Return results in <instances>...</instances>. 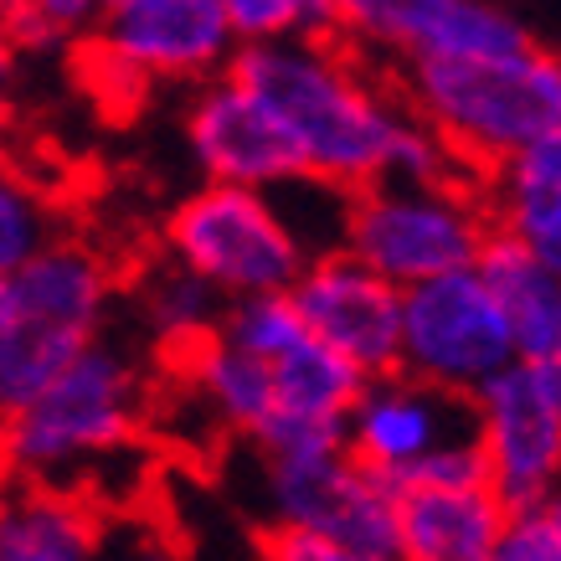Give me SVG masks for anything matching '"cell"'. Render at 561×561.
<instances>
[{
    "label": "cell",
    "instance_id": "obj_1",
    "mask_svg": "<svg viewBox=\"0 0 561 561\" xmlns=\"http://www.w3.org/2000/svg\"><path fill=\"white\" fill-rule=\"evenodd\" d=\"M227 78L242 83L305 160V175L341 191H366L376 181L438 186L454 171L443 139L412 114L391 108L335 47L320 36L253 42L238 47Z\"/></svg>",
    "mask_w": 561,
    "mask_h": 561
},
{
    "label": "cell",
    "instance_id": "obj_9",
    "mask_svg": "<svg viewBox=\"0 0 561 561\" xmlns=\"http://www.w3.org/2000/svg\"><path fill=\"white\" fill-rule=\"evenodd\" d=\"M474 433L490 463V490L505 511H530L561 484V412L536 387L526 360L484 381L469 397Z\"/></svg>",
    "mask_w": 561,
    "mask_h": 561
},
{
    "label": "cell",
    "instance_id": "obj_28",
    "mask_svg": "<svg viewBox=\"0 0 561 561\" xmlns=\"http://www.w3.org/2000/svg\"><path fill=\"white\" fill-rule=\"evenodd\" d=\"M263 561H402V557H376L360 546L324 541V536H305V530H278L263 536Z\"/></svg>",
    "mask_w": 561,
    "mask_h": 561
},
{
    "label": "cell",
    "instance_id": "obj_20",
    "mask_svg": "<svg viewBox=\"0 0 561 561\" xmlns=\"http://www.w3.org/2000/svg\"><path fill=\"white\" fill-rule=\"evenodd\" d=\"M268 371H273V412L309 417V423H345L356 397L366 391V376L345 356H335L330 345H320L314 335H305L294 351L268 360Z\"/></svg>",
    "mask_w": 561,
    "mask_h": 561
},
{
    "label": "cell",
    "instance_id": "obj_33",
    "mask_svg": "<svg viewBox=\"0 0 561 561\" xmlns=\"http://www.w3.org/2000/svg\"><path fill=\"white\" fill-rule=\"evenodd\" d=\"M135 561H171V557H160V551H145V557H135Z\"/></svg>",
    "mask_w": 561,
    "mask_h": 561
},
{
    "label": "cell",
    "instance_id": "obj_27",
    "mask_svg": "<svg viewBox=\"0 0 561 561\" xmlns=\"http://www.w3.org/2000/svg\"><path fill=\"white\" fill-rule=\"evenodd\" d=\"M494 561H561V484L541 505L511 515V526L494 546Z\"/></svg>",
    "mask_w": 561,
    "mask_h": 561
},
{
    "label": "cell",
    "instance_id": "obj_8",
    "mask_svg": "<svg viewBox=\"0 0 561 561\" xmlns=\"http://www.w3.org/2000/svg\"><path fill=\"white\" fill-rule=\"evenodd\" d=\"M289 299L309 335L351 360L366 381L402 366V289H391L351 253L305 263Z\"/></svg>",
    "mask_w": 561,
    "mask_h": 561
},
{
    "label": "cell",
    "instance_id": "obj_12",
    "mask_svg": "<svg viewBox=\"0 0 561 561\" xmlns=\"http://www.w3.org/2000/svg\"><path fill=\"white\" fill-rule=\"evenodd\" d=\"M335 21L412 62L505 57L530 47L526 26L490 0H335Z\"/></svg>",
    "mask_w": 561,
    "mask_h": 561
},
{
    "label": "cell",
    "instance_id": "obj_7",
    "mask_svg": "<svg viewBox=\"0 0 561 561\" xmlns=\"http://www.w3.org/2000/svg\"><path fill=\"white\" fill-rule=\"evenodd\" d=\"M263 500L278 530H305L376 557H402V490L351 454L263 459Z\"/></svg>",
    "mask_w": 561,
    "mask_h": 561
},
{
    "label": "cell",
    "instance_id": "obj_2",
    "mask_svg": "<svg viewBox=\"0 0 561 561\" xmlns=\"http://www.w3.org/2000/svg\"><path fill=\"white\" fill-rule=\"evenodd\" d=\"M408 93L443 150L494 175L561 124V57L530 42L505 57L412 62Z\"/></svg>",
    "mask_w": 561,
    "mask_h": 561
},
{
    "label": "cell",
    "instance_id": "obj_34",
    "mask_svg": "<svg viewBox=\"0 0 561 561\" xmlns=\"http://www.w3.org/2000/svg\"><path fill=\"white\" fill-rule=\"evenodd\" d=\"M5 11H11V0H0V21H5Z\"/></svg>",
    "mask_w": 561,
    "mask_h": 561
},
{
    "label": "cell",
    "instance_id": "obj_19",
    "mask_svg": "<svg viewBox=\"0 0 561 561\" xmlns=\"http://www.w3.org/2000/svg\"><path fill=\"white\" fill-rule=\"evenodd\" d=\"M191 371V387H196V402H206V412L217 423L238 427L253 438L257 427L273 417V371L268 360L248 356L238 345H227L221 335L181 351Z\"/></svg>",
    "mask_w": 561,
    "mask_h": 561
},
{
    "label": "cell",
    "instance_id": "obj_5",
    "mask_svg": "<svg viewBox=\"0 0 561 561\" xmlns=\"http://www.w3.org/2000/svg\"><path fill=\"white\" fill-rule=\"evenodd\" d=\"M165 242L175 263L211 284L227 305L289 294L309 263L268 196L242 186H202L186 196L165 221Z\"/></svg>",
    "mask_w": 561,
    "mask_h": 561
},
{
    "label": "cell",
    "instance_id": "obj_24",
    "mask_svg": "<svg viewBox=\"0 0 561 561\" xmlns=\"http://www.w3.org/2000/svg\"><path fill=\"white\" fill-rule=\"evenodd\" d=\"M217 335L257 360H278L284 351H294V345L305 341L309 330L289 294H253V299H232L227 305Z\"/></svg>",
    "mask_w": 561,
    "mask_h": 561
},
{
    "label": "cell",
    "instance_id": "obj_31",
    "mask_svg": "<svg viewBox=\"0 0 561 561\" xmlns=\"http://www.w3.org/2000/svg\"><path fill=\"white\" fill-rule=\"evenodd\" d=\"M11 72H16V47L0 36V108H5V88H11Z\"/></svg>",
    "mask_w": 561,
    "mask_h": 561
},
{
    "label": "cell",
    "instance_id": "obj_11",
    "mask_svg": "<svg viewBox=\"0 0 561 561\" xmlns=\"http://www.w3.org/2000/svg\"><path fill=\"white\" fill-rule=\"evenodd\" d=\"M474 438V402L391 371L366 381L345 417V454L371 474L397 479L443 443Z\"/></svg>",
    "mask_w": 561,
    "mask_h": 561
},
{
    "label": "cell",
    "instance_id": "obj_23",
    "mask_svg": "<svg viewBox=\"0 0 561 561\" xmlns=\"http://www.w3.org/2000/svg\"><path fill=\"white\" fill-rule=\"evenodd\" d=\"M221 314H227L221 294L211 289V284H202L196 273H186L181 263L165 268V273H154L150 320H154V330L175 345V351H191V345L211 341V335L221 330Z\"/></svg>",
    "mask_w": 561,
    "mask_h": 561
},
{
    "label": "cell",
    "instance_id": "obj_26",
    "mask_svg": "<svg viewBox=\"0 0 561 561\" xmlns=\"http://www.w3.org/2000/svg\"><path fill=\"white\" fill-rule=\"evenodd\" d=\"M397 490H490V463H484V448H479V433L474 438H459V443H443L433 448L427 459H417L408 474L391 479Z\"/></svg>",
    "mask_w": 561,
    "mask_h": 561
},
{
    "label": "cell",
    "instance_id": "obj_18",
    "mask_svg": "<svg viewBox=\"0 0 561 561\" xmlns=\"http://www.w3.org/2000/svg\"><path fill=\"white\" fill-rule=\"evenodd\" d=\"M93 341L99 335L32 320V314H16V320L5 324L0 330V427L11 423V417H21L36 397H47L51 381L68 371Z\"/></svg>",
    "mask_w": 561,
    "mask_h": 561
},
{
    "label": "cell",
    "instance_id": "obj_3",
    "mask_svg": "<svg viewBox=\"0 0 561 561\" xmlns=\"http://www.w3.org/2000/svg\"><path fill=\"white\" fill-rule=\"evenodd\" d=\"M139 427V366L114 341H93L47 397L0 427V469L47 484L62 469L119 454Z\"/></svg>",
    "mask_w": 561,
    "mask_h": 561
},
{
    "label": "cell",
    "instance_id": "obj_29",
    "mask_svg": "<svg viewBox=\"0 0 561 561\" xmlns=\"http://www.w3.org/2000/svg\"><path fill=\"white\" fill-rule=\"evenodd\" d=\"M520 242H526V253L536 257V263H541V268L561 284V221H557V227H541V232H530V238H520Z\"/></svg>",
    "mask_w": 561,
    "mask_h": 561
},
{
    "label": "cell",
    "instance_id": "obj_30",
    "mask_svg": "<svg viewBox=\"0 0 561 561\" xmlns=\"http://www.w3.org/2000/svg\"><path fill=\"white\" fill-rule=\"evenodd\" d=\"M530 376H536V387H541L546 402L561 412V356L557 360H541V366H530Z\"/></svg>",
    "mask_w": 561,
    "mask_h": 561
},
{
    "label": "cell",
    "instance_id": "obj_16",
    "mask_svg": "<svg viewBox=\"0 0 561 561\" xmlns=\"http://www.w3.org/2000/svg\"><path fill=\"white\" fill-rule=\"evenodd\" d=\"M11 289H16V314L99 335L108 294H114V278H108V263L88 242L57 238L26 268L11 273Z\"/></svg>",
    "mask_w": 561,
    "mask_h": 561
},
{
    "label": "cell",
    "instance_id": "obj_10",
    "mask_svg": "<svg viewBox=\"0 0 561 561\" xmlns=\"http://www.w3.org/2000/svg\"><path fill=\"white\" fill-rule=\"evenodd\" d=\"M135 78H206L238 51V32L217 0H119L93 36Z\"/></svg>",
    "mask_w": 561,
    "mask_h": 561
},
{
    "label": "cell",
    "instance_id": "obj_6",
    "mask_svg": "<svg viewBox=\"0 0 561 561\" xmlns=\"http://www.w3.org/2000/svg\"><path fill=\"white\" fill-rule=\"evenodd\" d=\"M505 366H515L511 324L474 268L402 294V376L448 397H474Z\"/></svg>",
    "mask_w": 561,
    "mask_h": 561
},
{
    "label": "cell",
    "instance_id": "obj_15",
    "mask_svg": "<svg viewBox=\"0 0 561 561\" xmlns=\"http://www.w3.org/2000/svg\"><path fill=\"white\" fill-rule=\"evenodd\" d=\"M511 511L494 490H408L402 561H494Z\"/></svg>",
    "mask_w": 561,
    "mask_h": 561
},
{
    "label": "cell",
    "instance_id": "obj_13",
    "mask_svg": "<svg viewBox=\"0 0 561 561\" xmlns=\"http://www.w3.org/2000/svg\"><path fill=\"white\" fill-rule=\"evenodd\" d=\"M186 139L196 165L206 171V186L273 191L305 175V160L278 119L227 72L202 83L196 103L186 108Z\"/></svg>",
    "mask_w": 561,
    "mask_h": 561
},
{
    "label": "cell",
    "instance_id": "obj_21",
    "mask_svg": "<svg viewBox=\"0 0 561 561\" xmlns=\"http://www.w3.org/2000/svg\"><path fill=\"white\" fill-rule=\"evenodd\" d=\"M490 196H494V221L511 238H530L541 227H557L561 221V124L490 175Z\"/></svg>",
    "mask_w": 561,
    "mask_h": 561
},
{
    "label": "cell",
    "instance_id": "obj_22",
    "mask_svg": "<svg viewBox=\"0 0 561 561\" xmlns=\"http://www.w3.org/2000/svg\"><path fill=\"white\" fill-rule=\"evenodd\" d=\"M57 242V206L26 171L0 160V273L26 268Z\"/></svg>",
    "mask_w": 561,
    "mask_h": 561
},
{
    "label": "cell",
    "instance_id": "obj_32",
    "mask_svg": "<svg viewBox=\"0 0 561 561\" xmlns=\"http://www.w3.org/2000/svg\"><path fill=\"white\" fill-rule=\"evenodd\" d=\"M16 320V289H11V273H0V330Z\"/></svg>",
    "mask_w": 561,
    "mask_h": 561
},
{
    "label": "cell",
    "instance_id": "obj_25",
    "mask_svg": "<svg viewBox=\"0 0 561 561\" xmlns=\"http://www.w3.org/2000/svg\"><path fill=\"white\" fill-rule=\"evenodd\" d=\"M238 47L253 42H294V36H320V26L335 21V0H217Z\"/></svg>",
    "mask_w": 561,
    "mask_h": 561
},
{
    "label": "cell",
    "instance_id": "obj_14",
    "mask_svg": "<svg viewBox=\"0 0 561 561\" xmlns=\"http://www.w3.org/2000/svg\"><path fill=\"white\" fill-rule=\"evenodd\" d=\"M474 273L484 278V289L494 294V305L505 309L515 360H526V366L557 360L561 356V284L526 253V242L494 227Z\"/></svg>",
    "mask_w": 561,
    "mask_h": 561
},
{
    "label": "cell",
    "instance_id": "obj_4",
    "mask_svg": "<svg viewBox=\"0 0 561 561\" xmlns=\"http://www.w3.org/2000/svg\"><path fill=\"white\" fill-rule=\"evenodd\" d=\"M490 211L459 186H408V181H376L356 191L345 253L366 263L391 289H417L427 278L474 268L490 242Z\"/></svg>",
    "mask_w": 561,
    "mask_h": 561
},
{
    "label": "cell",
    "instance_id": "obj_17",
    "mask_svg": "<svg viewBox=\"0 0 561 561\" xmlns=\"http://www.w3.org/2000/svg\"><path fill=\"white\" fill-rule=\"evenodd\" d=\"M0 561H99V520L68 490L16 484L0 494Z\"/></svg>",
    "mask_w": 561,
    "mask_h": 561
}]
</instances>
